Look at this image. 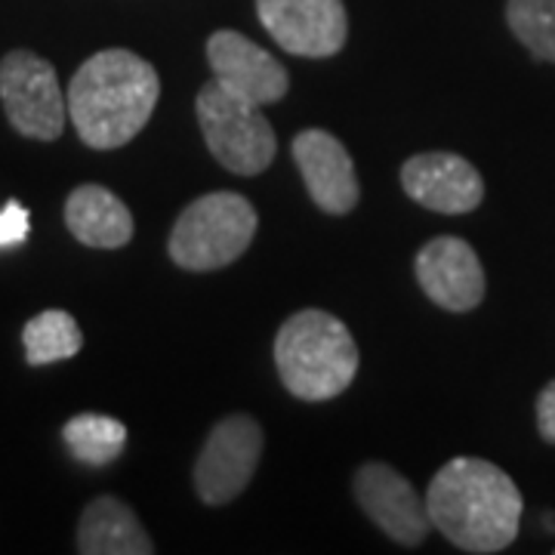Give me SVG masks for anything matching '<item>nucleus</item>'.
Wrapping results in <instances>:
<instances>
[{
    "instance_id": "nucleus-20",
    "label": "nucleus",
    "mask_w": 555,
    "mask_h": 555,
    "mask_svg": "<svg viewBox=\"0 0 555 555\" xmlns=\"http://www.w3.org/2000/svg\"><path fill=\"white\" fill-rule=\"evenodd\" d=\"M537 433L546 444H555V379L537 396Z\"/></svg>"
},
{
    "instance_id": "nucleus-16",
    "label": "nucleus",
    "mask_w": 555,
    "mask_h": 555,
    "mask_svg": "<svg viewBox=\"0 0 555 555\" xmlns=\"http://www.w3.org/2000/svg\"><path fill=\"white\" fill-rule=\"evenodd\" d=\"M62 438L68 454L83 466H108L124 454L127 426L105 414H78L62 426Z\"/></svg>"
},
{
    "instance_id": "nucleus-5",
    "label": "nucleus",
    "mask_w": 555,
    "mask_h": 555,
    "mask_svg": "<svg viewBox=\"0 0 555 555\" xmlns=\"http://www.w3.org/2000/svg\"><path fill=\"white\" fill-rule=\"evenodd\" d=\"M195 112L210 155L229 173L257 177L272 164L278 139L269 118L262 115V105L232 93L214 78L201 87Z\"/></svg>"
},
{
    "instance_id": "nucleus-2",
    "label": "nucleus",
    "mask_w": 555,
    "mask_h": 555,
    "mask_svg": "<svg viewBox=\"0 0 555 555\" xmlns=\"http://www.w3.org/2000/svg\"><path fill=\"white\" fill-rule=\"evenodd\" d=\"M160 96L152 62L133 50H100L68 83V118L87 149H120L142 133Z\"/></svg>"
},
{
    "instance_id": "nucleus-17",
    "label": "nucleus",
    "mask_w": 555,
    "mask_h": 555,
    "mask_svg": "<svg viewBox=\"0 0 555 555\" xmlns=\"http://www.w3.org/2000/svg\"><path fill=\"white\" fill-rule=\"evenodd\" d=\"M22 346H25V361L31 367H43V364H56V361L78 356L83 334L75 315H68L65 309H47L25 324Z\"/></svg>"
},
{
    "instance_id": "nucleus-6",
    "label": "nucleus",
    "mask_w": 555,
    "mask_h": 555,
    "mask_svg": "<svg viewBox=\"0 0 555 555\" xmlns=\"http://www.w3.org/2000/svg\"><path fill=\"white\" fill-rule=\"evenodd\" d=\"M0 102L20 137L53 142L65 130L68 100L56 68L31 50H13L0 60Z\"/></svg>"
},
{
    "instance_id": "nucleus-12",
    "label": "nucleus",
    "mask_w": 555,
    "mask_h": 555,
    "mask_svg": "<svg viewBox=\"0 0 555 555\" xmlns=\"http://www.w3.org/2000/svg\"><path fill=\"white\" fill-rule=\"evenodd\" d=\"M401 185L420 207L444 217L476 210L485 198V179L466 158L454 152H423L404 160Z\"/></svg>"
},
{
    "instance_id": "nucleus-3",
    "label": "nucleus",
    "mask_w": 555,
    "mask_h": 555,
    "mask_svg": "<svg viewBox=\"0 0 555 555\" xmlns=\"http://www.w3.org/2000/svg\"><path fill=\"white\" fill-rule=\"evenodd\" d=\"M358 343L337 315L302 309L275 337V367L284 389L299 401H331L343 396L358 374Z\"/></svg>"
},
{
    "instance_id": "nucleus-9",
    "label": "nucleus",
    "mask_w": 555,
    "mask_h": 555,
    "mask_svg": "<svg viewBox=\"0 0 555 555\" xmlns=\"http://www.w3.org/2000/svg\"><path fill=\"white\" fill-rule=\"evenodd\" d=\"M352 488L367 518L401 546H420L433 531L426 494H416L414 485L389 463H364Z\"/></svg>"
},
{
    "instance_id": "nucleus-7",
    "label": "nucleus",
    "mask_w": 555,
    "mask_h": 555,
    "mask_svg": "<svg viewBox=\"0 0 555 555\" xmlns=\"http://www.w3.org/2000/svg\"><path fill=\"white\" fill-rule=\"evenodd\" d=\"M262 429L254 416L229 414L210 429L195 460V491L207 506H225L244 494L262 456Z\"/></svg>"
},
{
    "instance_id": "nucleus-14",
    "label": "nucleus",
    "mask_w": 555,
    "mask_h": 555,
    "mask_svg": "<svg viewBox=\"0 0 555 555\" xmlns=\"http://www.w3.org/2000/svg\"><path fill=\"white\" fill-rule=\"evenodd\" d=\"M65 225L83 247L118 250L133 241V214L105 185L87 182L65 198Z\"/></svg>"
},
{
    "instance_id": "nucleus-11",
    "label": "nucleus",
    "mask_w": 555,
    "mask_h": 555,
    "mask_svg": "<svg viewBox=\"0 0 555 555\" xmlns=\"http://www.w3.org/2000/svg\"><path fill=\"white\" fill-rule=\"evenodd\" d=\"M423 294L448 312H473L485 299L488 281L473 244L454 235L433 238L414 259Z\"/></svg>"
},
{
    "instance_id": "nucleus-4",
    "label": "nucleus",
    "mask_w": 555,
    "mask_h": 555,
    "mask_svg": "<svg viewBox=\"0 0 555 555\" xmlns=\"http://www.w3.org/2000/svg\"><path fill=\"white\" fill-rule=\"evenodd\" d=\"M257 225V210L244 195L210 192L179 214L167 250L185 272H214L247 254Z\"/></svg>"
},
{
    "instance_id": "nucleus-15",
    "label": "nucleus",
    "mask_w": 555,
    "mask_h": 555,
    "mask_svg": "<svg viewBox=\"0 0 555 555\" xmlns=\"http://www.w3.org/2000/svg\"><path fill=\"white\" fill-rule=\"evenodd\" d=\"M78 553L83 555H152L155 543L139 525L137 513L118 500L102 494L87 503L78 521Z\"/></svg>"
},
{
    "instance_id": "nucleus-13",
    "label": "nucleus",
    "mask_w": 555,
    "mask_h": 555,
    "mask_svg": "<svg viewBox=\"0 0 555 555\" xmlns=\"http://www.w3.org/2000/svg\"><path fill=\"white\" fill-rule=\"evenodd\" d=\"M294 160H297L302 182L309 189V198L331 217H346L349 210H356L361 198V185L356 177V164L352 155L346 152V145L327 130H302L294 137Z\"/></svg>"
},
{
    "instance_id": "nucleus-18",
    "label": "nucleus",
    "mask_w": 555,
    "mask_h": 555,
    "mask_svg": "<svg viewBox=\"0 0 555 555\" xmlns=\"http://www.w3.org/2000/svg\"><path fill=\"white\" fill-rule=\"evenodd\" d=\"M506 22L534 60L555 62V0H509Z\"/></svg>"
},
{
    "instance_id": "nucleus-10",
    "label": "nucleus",
    "mask_w": 555,
    "mask_h": 555,
    "mask_svg": "<svg viewBox=\"0 0 555 555\" xmlns=\"http://www.w3.org/2000/svg\"><path fill=\"white\" fill-rule=\"evenodd\" d=\"M207 62L214 68V78L257 105L281 102L291 90V75L281 62L262 50L259 43L244 38L241 31L222 28L207 40Z\"/></svg>"
},
{
    "instance_id": "nucleus-19",
    "label": "nucleus",
    "mask_w": 555,
    "mask_h": 555,
    "mask_svg": "<svg viewBox=\"0 0 555 555\" xmlns=\"http://www.w3.org/2000/svg\"><path fill=\"white\" fill-rule=\"evenodd\" d=\"M31 232V217L20 201H7L0 210V247H16L28 238Z\"/></svg>"
},
{
    "instance_id": "nucleus-8",
    "label": "nucleus",
    "mask_w": 555,
    "mask_h": 555,
    "mask_svg": "<svg viewBox=\"0 0 555 555\" xmlns=\"http://www.w3.org/2000/svg\"><path fill=\"white\" fill-rule=\"evenodd\" d=\"M257 16L281 50L306 60L337 56L349 38L343 0H257Z\"/></svg>"
},
{
    "instance_id": "nucleus-1",
    "label": "nucleus",
    "mask_w": 555,
    "mask_h": 555,
    "mask_svg": "<svg viewBox=\"0 0 555 555\" xmlns=\"http://www.w3.org/2000/svg\"><path fill=\"white\" fill-rule=\"evenodd\" d=\"M426 509L433 528L456 550L491 555L516 540L525 503L516 481L500 466L478 456H456L429 481Z\"/></svg>"
}]
</instances>
